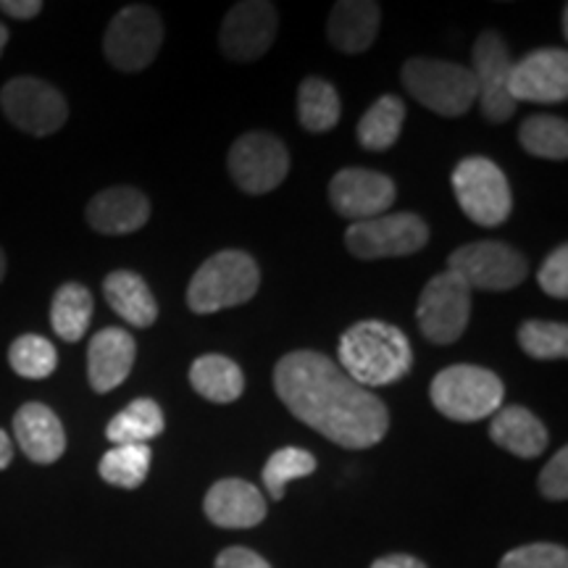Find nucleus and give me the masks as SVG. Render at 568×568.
Masks as SVG:
<instances>
[{"mask_svg": "<svg viewBox=\"0 0 568 568\" xmlns=\"http://www.w3.org/2000/svg\"><path fill=\"white\" fill-rule=\"evenodd\" d=\"M274 389L297 422L347 450L379 445L389 429V410L382 397L355 385L322 353L293 351L280 358Z\"/></svg>", "mask_w": 568, "mask_h": 568, "instance_id": "1", "label": "nucleus"}, {"mask_svg": "<svg viewBox=\"0 0 568 568\" xmlns=\"http://www.w3.org/2000/svg\"><path fill=\"white\" fill-rule=\"evenodd\" d=\"M339 368L355 385L374 389L400 382L414 366V351L406 332L387 322H358L339 337Z\"/></svg>", "mask_w": 568, "mask_h": 568, "instance_id": "2", "label": "nucleus"}, {"mask_svg": "<svg viewBox=\"0 0 568 568\" xmlns=\"http://www.w3.org/2000/svg\"><path fill=\"white\" fill-rule=\"evenodd\" d=\"M258 284L261 272L253 255L245 251H222L211 255L193 274L187 305L193 314H216L251 301L258 293Z\"/></svg>", "mask_w": 568, "mask_h": 568, "instance_id": "3", "label": "nucleus"}, {"mask_svg": "<svg viewBox=\"0 0 568 568\" xmlns=\"http://www.w3.org/2000/svg\"><path fill=\"white\" fill-rule=\"evenodd\" d=\"M429 397L445 418L471 424L495 416L503 408L506 389H503L500 376L489 368L458 364L443 368L432 379Z\"/></svg>", "mask_w": 568, "mask_h": 568, "instance_id": "4", "label": "nucleus"}, {"mask_svg": "<svg viewBox=\"0 0 568 568\" xmlns=\"http://www.w3.org/2000/svg\"><path fill=\"white\" fill-rule=\"evenodd\" d=\"M403 88L424 109L456 119L477 101V80L471 69L437 59H410L403 63Z\"/></svg>", "mask_w": 568, "mask_h": 568, "instance_id": "5", "label": "nucleus"}, {"mask_svg": "<svg viewBox=\"0 0 568 568\" xmlns=\"http://www.w3.org/2000/svg\"><path fill=\"white\" fill-rule=\"evenodd\" d=\"M450 182L460 209L474 224L500 226L508 222L514 195H510L508 176L495 161L485 155H468L453 169Z\"/></svg>", "mask_w": 568, "mask_h": 568, "instance_id": "6", "label": "nucleus"}, {"mask_svg": "<svg viewBox=\"0 0 568 568\" xmlns=\"http://www.w3.org/2000/svg\"><path fill=\"white\" fill-rule=\"evenodd\" d=\"M447 272H453L468 290L506 293L529 276V261L516 247L497 240H477L460 245L447 258Z\"/></svg>", "mask_w": 568, "mask_h": 568, "instance_id": "7", "label": "nucleus"}, {"mask_svg": "<svg viewBox=\"0 0 568 568\" xmlns=\"http://www.w3.org/2000/svg\"><path fill=\"white\" fill-rule=\"evenodd\" d=\"M0 109L17 130L32 138L59 132L69 119L67 98L38 77H13L0 90Z\"/></svg>", "mask_w": 568, "mask_h": 568, "instance_id": "8", "label": "nucleus"}, {"mask_svg": "<svg viewBox=\"0 0 568 568\" xmlns=\"http://www.w3.org/2000/svg\"><path fill=\"white\" fill-rule=\"evenodd\" d=\"M429 243V226L416 213H385L368 222L351 224L345 232V245L355 258H400L418 253Z\"/></svg>", "mask_w": 568, "mask_h": 568, "instance_id": "9", "label": "nucleus"}, {"mask_svg": "<svg viewBox=\"0 0 568 568\" xmlns=\"http://www.w3.org/2000/svg\"><path fill=\"white\" fill-rule=\"evenodd\" d=\"M163 42V21L151 6H126L111 19L103 53L113 69L140 71L151 67Z\"/></svg>", "mask_w": 568, "mask_h": 568, "instance_id": "10", "label": "nucleus"}, {"mask_svg": "<svg viewBox=\"0 0 568 568\" xmlns=\"http://www.w3.org/2000/svg\"><path fill=\"white\" fill-rule=\"evenodd\" d=\"M422 335L435 345H450L464 335L471 318V290L453 272H443L426 282L416 308Z\"/></svg>", "mask_w": 568, "mask_h": 568, "instance_id": "11", "label": "nucleus"}, {"mask_svg": "<svg viewBox=\"0 0 568 568\" xmlns=\"http://www.w3.org/2000/svg\"><path fill=\"white\" fill-rule=\"evenodd\" d=\"M230 174L247 195H264L280 187L290 172V153L272 132H247L230 148Z\"/></svg>", "mask_w": 568, "mask_h": 568, "instance_id": "12", "label": "nucleus"}, {"mask_svg": "<svg viewBox=\"0 0 568 568\" xmlns=\"http://www.w3.org/2000/svg\"><path fill=\"white\" fill-rule=\"evenodd\" d=\"M471 74L477 80V101L481 105V116L489 124L508 122L516 113V101L510 98L508 82L514 59L506 40L497 32H481L471 51Z\"/></svg>", "mask_w": 568, "mask_h": 568, "instance_id": "13", "label": "nucleus"}, {"mask_svg": "<svg viewBox=\"0 0 568 568\" xmlns=\"http://www.w3.org/2000/svg\"><path fill=\"white\" fill-rule=\"evenodd\" d=\"M395 182L372 169H343L329 182V203L353 224L385 216L395 203Z\"/></svg>", "mask_w": 568, "mask_h": 568, "instance_id": "14", "label": "nucleus"}, {"mask_svg": "<svg viewBox=\"0 0 568 568\" xmlns=\"http://www.w3.org/2000/svg\"><path fill=\"white\" fill-rule=\"evenodd\" d=\"M276 24H280V17H276L274 3H266V0H245V3L232 6L219 32L224 55L232 61L261 59L272 48Z\"/></svg>", "mask_w": 568, "mask_h": 568, "instance_id": "15", "label": "nucleus"}, {"mask_svg": "<svg viewBox=\"0 0 568 568\" xmlns=\"http://www.w3.org/2000/svg\"><path fill=\"white\" fill-rule=\"evenodd\" d=\"M508 90L516 103H564L568 98V53L564 48L527 53L510 69Z\"/></svg>", "mask_w": 568, "mask_h": 568, "instance_id": "16", "label": "nucleus"}, {"mask_svg": "<svg viewBox=\"0 0 568 568\" xmlns=\"http://www.w3.org/2000/svg\"><path fill=\"white\" fill-rule=\"evenodd\" d=\"M134 355H138V345H134V337L126 329L105 326V329L95 332L88 347L90 387L105 395L124 385L126 376L132 374Z\"/></svg>", "mask_w": 568, "mask_h": 568, "instance_id": "17", "label": "nucleus"}, {"mask_svg": "<svg viewBox=\"0 0 568 568\" xmlns=\"http://www.w3.org/2000/svg\"><path fill=\"white\" fill-rule=\"evenodd\" d=\"M203 510L222 529H253L266 518V500L251 481L222 479L209 489Z\"/></svg>", "mask_w": 568, "mask_h": 568, "instance_id": "18", "label": "nucleus"}, {"mask_svg": "<svg viewBox=\"0 0 568 568\" xmlns=\"http://www.w3.org/2000/svg\"><path fill=\"white\" fill-rule=\"evenodd\" d=\"M13 437L32 464L51 466L67 453L61 418L45 403H24L13 416Z\"/></svg>", "mask_w": 568, "mask_h": 568, "instance_id": "19", "label": "nucleus"}, {"mask_svg": "<svg viewBox=\"0 0 568 568\" xmlns=\"http://www.w3.org/2000/svg\"><path fill=\"white\" fill-rule=\"evenodd\" d=\"M151 219V201L134 187H109L88 203V224L101 234H132Z\"/></svg>", "mask_w": 568, "mask_h": 568, "instance_id": "20", "label": "nucleus"}, {"mask_svg": "<svg viewBox=\"0 0 568 568\" xmlns=\"http://www.w3.org/2000/svg\"><path fill=\"white\" fill-rule=\"evenodd\" d=\"M382 9L374 0H339L326 21L329 42L343 53H364L379 32Z\"/></svg>", "mask_w": 568, "mask_h": 568, "instance_id": "21", "label": "nucleus"}, {"mask_svg": "<svg viewBox=\"0 0 568 568\" xmlns=\"http://www.w3.org/2000/svg\"><path fill=\"white\" fill-rule=\"evenodd\" d=\"M489 437L503 450L518 458H537L548 447V429L539 418L524 406L500 408L489 424Z\"/></svg>", "mask_w": 568, "mask_h": 568, "instance_id": "22", "label": "nucleus"}, {"mask_svg": "<svg viewBox=\"0 0 568 568\" xmlns=\"http://www.w3.org/2000/svg\"><path fill=\"white\" fill-rule=\"evenodd\" d=\"M103 297L116 311V316H122L126 324L138 326V329H148L159 318V303H155L151 287L140 274L126 272V268L105 276Z\"/></svg>", "mask_w": 568, "mask_h": 568, "instance_id": "23", "label": "nucleus"}, {"mask_svg": "<svg viewBox=\"0 0 568 568\" xmlns=\"http://www.w3.org/2000/svg\"><path fill=\"white\" fill-rule=\"evenodd\" d=\"M190 385L201 397L219 406L234 403L245 389L243 368L234 364L232 358L219 353L201 355L193 366H190Z\"/></svg>", "mask_w": 568, "mask_h": 568, "instance_id": "24", "label": "nucleus"}, {"mask_svg": "<svg viewBox=\"0 0 568 568\" xmlns=\"http://www.w3.org/2000/svg\"><path fill=\"white\" fill-rule=\"evenodd\" d=\"M92 311H95V301H92V293L84 284H61L51 301L53 332L63 343H80L92 322Z\"/></svg>", "mask_w": 568, "mask_h": 568, "instance_id": "25", "label": "nucleus"}, {"mask_svg": "<svg viewBox=\"0 0 568 568\" xmlns=\"http://www.w3.org/2000/svg\"><path fill=\"white\" fill-rule=\"evenodd\" d=\"M339 116H343V103L335 84H329L322 77H308L297 88V119L305 132H329L335 130Z\"/></svg>", "mask_w": 568, "mask_h": 568, "instance_id": "26", "label": "nucleus"}, {"mask_svg": "<svg viewBox=\"0 0 568 568\" xmlns=\"http://www.w3.org/2000/svg\"><path fill=\"white\" fill-rule=\"evenodd\" d=\"M163 432V410L153 397H138L105 426L111 445H148Z\"/></svg>", "mask_w": 568, "mask_h": 568, "instance_id": "27", "label": "nucleus"}, {"mask_svg": "<svg viewBox=\"0 0 568 568\" xmlns=\"http://www.w3.org/2000/svg\"><path fill=\"white\" fill-rule=\"evenodd\" d=\"M406 124V103L395 95H382L358 122V142L366 151H389Z\"/></svg>", "mask_w": 568, "mask_h": 568, "instance_id": "28", "label": "nucleus"}, {"mask_svg": "<svg viewBox=\"0 0 568 568\" xmlns=\"http://www.w3.org/2000/svg\"><path fill=\"white\" fill-rule=\"evenodd\" d=\"M153 450L148 445H113L101 458V479L119 489H138L151 471Z\"/></svg>", "mask_w": 568, "mask_h": 568, "instance_id": "29", "label": "nucleus"}, {"mask_svg": "<svg viewBox=\"0 0 568 568\" xmlns=\"http://www.w3.org/2000/svg\"><path fill=\"white\" fill-rule=\"evenodd\" d=\"M518 140L524 151L537 159L566 161L568 155V124L566 119L552 116V113L529 116L518 130Z\"/></svg>", "mask_w": 568, "mask_h": 568, "instance_id": "30", "label": "nucleus"}, {"mask_svg": "<svg viewBox=\"0 0 568 568\" xmlns=\"http://www.w3.org/2000/svg\"><path fill=\"white\" fill-rule=\"evenodd\" d=\"M9 364L24 379H48L59 366V353H55L51 339L21 335L9 347Z\"/></svg>", "mask_w": 568, "mask_h": 568, "instance_id": "31", "label": "nucleus"}, {"mask_svg": "<svg viewBox=\"0 0 568 568\" xmlns=\"http://www.w3.org/2000/svg\"><path fill=\"white\" fill-rule=\"evenodd\" d=\"M316 471V458L311 456L303 447H282L276 450L272 458L266 460L264 466V487L266 493L274 497V500H282L284 493H287V485L293 479L311 477Z\"/></svg>", "mask_w": 568, "mask_h": 568, "instance_id": "32", "label": "nucleus"}, {"mask_svg": "<svg viewBox=\"0 0 568 568\" xmlns=\"http://www.w3.org/2000/svg\"><path fill=\"white\" fill-rule=\"evenodd\" d=\"M518 345L529 358L558 361L568 355V326L560 322H539L529 318L518 329Z\"/></svg>", "mask_w": 568, "mask_h": 568, "instance_id": "33", "label": "nucleus"}, {"mask_svg": "<svg viewBox=\"0 0 568 568\" xmlns=\"http://www.w3.org/2000/svg\"><path fill=\"white\" fill-rule=\"evenodd\" d=\"M500 568H568V550L552 542L521 545L503 556Z\"/></svg>", "mask_w": 568, "mask_h": 568, "instance_id": "34", "label": "nucleus"}, {"mask_svg": "<svg viewBox=\"0 0 568 568\" xmlns=\"http://www.w3.org/2000/svg\"><path fill=\"white\" fill-rule=\"evenodd\" d=\"M537 282L550 297L566 301L568 297V247L566 245L556 247V251L545 258V264L539 266Z\"/></svg>", "mask_w": 568, "mask_h": 568, "instance_id": "35", "label": "nucleus"}, {"mask_svg": "<svg viewBox=\"0 0 568 568\" xmlns=\"http://www.w3.org/2000/svg\"><path fill=\"white\" fill-rule=\"evenodd\" d=\"M539 493L542 497H548V500H556V503H564L568 500V450L566 447H560L548 460V466L542 468V474H539Z\"/></svg>", "mask_w": 568, "mask_h": 568, "instance_id": "36", "label": "nucleus"}, {"mask_svg": "<svg viewBox=\"0 0 568 568\" xmlns=\"http://www.w3.org/2000/svg\"><path fill=\"white\" fill-rule=\"evenodd\" d=\"M216 568H272L266 558H261L258 552L251 548H226L216 556Z\"/></svg>", "mask_w": 568, "mask_h": 568, "instance_id": "37", "label": "nucleus"}, {"mask_svg": "<svg viewBox=\"0 0 568 568\" xmlns=\"http://www.w3.org/2000/svg\"><path fill=\"white\" fill-rule=\"evenodd\" d=\"M0 11L9 13L11 19L27 21V19L38 17V13L42 11V3L40 0H0Z\"/></svg>", "mask_w": 568, "mask_h": 568, "instance_id": "38", "label": "nucleus"}, {"mask_svg": "<svg viewBox=\"0 0 568 568\" xmlns=\"http://www.w3.org/2000/svg\"><path fill=\"white\" fill-rule=\"evenodd\" d=\"M372 568H426V564L414 556H406V552H395V556L376 558Z\"/></svg>", "mask_w": 568, "mask_h": 568, "instance_id": "39", "label": "nucleus"}, {"mask_svg": "<svg viewBox=\"0 0 568 568\" xmlns=\"http://www.w3.org/2000/svg\"><path fill=\"white\" fill-rule=\"evenodd\" d=\"M11 460H13V443H11L9 432L0 429V471H3V468H9Z\"/></svg>", "mask_w": 568, "mask_h": 568, "instance_id": "40", "label": "nucleus"}, {"mask_svg": "<svg viewBox=\"0 0 568 568\" xmlns=\"http://www.w3.org/2000/svg\"><path fill=\"white\" fill-rule=\"evenodd\" d=\"M9 38H11V32L6 30V24H0V55H3L6 45H9Z\"/></svg>", "mask_w": 568, "mask_h": 568, "instance_id": "41", "label": "nucleus"}, {"mask_svg": "<svg viewBox=\"0 0 568 568\" xmlns=\"http://www.w3.org/2000/svg\"><path fill=\"white\" fill-rule=\"evenodd\" d=\"M6 268H9V264H6V253H3V247H0V282H3Z\"/></svg>", "mask_w": 568, "mask_h": 568, "instance_id": "42", "label": "nucleus"}]
</instances>
